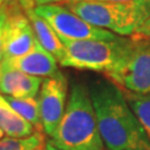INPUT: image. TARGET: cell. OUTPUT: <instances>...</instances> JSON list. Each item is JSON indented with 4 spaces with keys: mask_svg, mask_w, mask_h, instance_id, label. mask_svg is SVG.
Returning a JSON list of instances; mask_svg holds the SVG:
<instances>
[{
    "mask_svg": "<svg viewBox=\"0 0 150 150\" xmlns=\"http://www.w3.org/2000/svg\"><path fill=\"white\" fill-rule=\"evenodd\" d=\"M88 89L108 150H150L149 139L120 87L110 79H97Z\"/></svg>",
    "mask_w": 150,
    "mask_h": 150,
    "instance_id": "cell-1",
    "label": "cell"
},
{
    "mask_svg": "<svg viewBox=\"0 0 150 150\" xmlns=\"http://www.w3.org/2000/svg\"><path fill=\"white\" fill-rule=\"evenodd\" d=\"M59 150H105L88 87L71 85L67 106L49 141Z\"/></svg>",
    "mask_w": 150,
    "mask_h": 150,
    "instance_id": "cell-2",
    "label": "cell"
},
{
    "mask_svg": "<svg viewBox=\"0 0 150 150\" xmlns=\"http://www.w3.org/2000/svg\"><path fill=\"white\" fill-rule=\"evenodd\" d=\"M64 5L88 23L121 37L134 36L150 16V0L76 1Z\"/></svg>",
    "mask_w": 150,
    "mask_h": 150,
    "instance_id": "cell-3",
    "label": "cell"
},
{
    "mask_svg": "<svg viewBox=\"0 0 150 150\" xmlns=\"http://www.w3.org/2000/svg\"><path fill=\"white\" fill-rule=\"evenodd\" d=\"M64 46V56L59 64L80 70L103 72L112 71L127 56L132 45L131 38L116 40H68L60 38Z\"/></svg>",
    "mask_w": 150,
    "mask_h": 150,
    "instance_id": "cell-4",
    "label": "cell"
},
{
    "mask_svg": "<svg viewBox=\"0 0 150 150\" xmlns=\"http://www.w3.org/2000/svg\"><path fill=\"white\" fill-rule=\"evenodd\" d=\"M131 39L127 56L106 76L125 91L150 95V39Z\"/></svg>",
    "mask_w": 150,
    "mask_h": 150,
    "instance_id": "cell-5",
    "label": "cell"
},
{
    "mask_svg": "<svg viewBox=\"0 0 150 150\" xmlns=\"http://www.w3.org/2000/svg\"><path fill=\"white\" fill-rule=\"evenodd\" d=\"M35 12L52 27L56 33L68 40H116L121 36L97 28L77 16L64 5L39 6Z\"/></svg>",
    "mask_w": 150,
    "mask_h": 150,
    "instance_id": "cell-6",
    "label": "cell"
},
{
    "mask_svg": "<svg viewBox=\"0 0 150 150\" xmlns=\"http://www.w3.org/2000/svg\"><path fill=\"white\" fill-rule=\"evenodd\" d=\"M0 12L5 17L4 59H13L29 54L38 41L18 0H6Z\"/></svg>",
    "mask_w": 150,
    "mask_h": 150,
    "instance_id": "cell-7",
    "label": "cell"
},
{
    "mask_svg": "<svg viewBox=\"0 0 150 150\" xmlns=\"http://www.w3.org/2000/svg\"><path fill=\"white\" fill-rule=\"evenodd\" d=\"M68 80L59 71L56 76L45 78L42 80L38 102L43 132L52 136L62 118L67 106Z\"/></svg>",
    "mask_w": 150,
    "mask_h": 150,
    "instance_id": "cell-8",
    "label": "cell"
},
{
    "mask_svg": "<svg viewBox=\"0 0 150 150\" xmlns=\"http://www.w3.org/2000/svg\"><path fill=\"white\" fill-rule=\"evenodd\" d=\"M42 78L27 75L2 62L0 66V93L15 98H36Z\"/></svg>",
    "mask_w": 150,
    "mask_h": 150,
    "instance_id": "cell-9",
    "label": "cell"
},
{
    "mask_svg": "<svg viewBox=\"0 0 150 150\" xmlns=\"http://www.w3.org/2000/svg\"><path fill=\"white\" fill-rule=\"evenodd\" d=\"M2 62L21 72L39 78L52 77L59 72L58 60L39 43L29 54L13 59H4Z\"/></svg>",
    "mask_w": 150,
    "mask_h": 150,
    "instance_id": "cell-10",
    "label": "cell"
},
{
    "mask_svg": "<svg viewBox=\"0 0 150 150\" xmlns=\"http://www.w3.org/2000/svg\"><path fill=\"white\" fill-rule=\"evenodd\" d=\"M26 15L30 21L38 43L60 62L64 56V46L60 37L48 22L38 16L35 10L26 11Z\"/></svg>",
    "mask_w": 150,
    "mask_h": 150,
    "instance_id": "cell-11",
    "label": "cell"
},
{
    "mask_svg": "<svg viewBox=\"0 0 150 150\" xmlns=\"http://www.w3.org/2000/svg\"><path fill=\"white\" fill-rule=\"evenodd\" d=\"M0 129L12 138H27L37 130L30 122L23 119L0 93Z\"/></svg>",
    "mask_w": 150,
    "mask_h": 150,
    "instance_id": "cell-12",
    "label": "cell"
},
{
    "mask_svg": "<svg viewBox=\"0 0 150 150\" xmlns=\"http://www.w3.org/2000/svg\"><path fill=\"white\" fill-rule=\"evenodd\" d=\"M7 101L23 119L30 122L39 132H43L42 122L39 110V102L36 98H15L5 96Z\"/></svg>",
    "mask_w": 150,
    "mask_h": 150,
    "instance_id": "cell-13",
    "label": "cell"
},
{
    "mask_svg": "<svg viewBox=\"0 0 150 150\" xmlns=\"http://www.w3.org/2000/svg\"><path fill=\"white\" fill-rule=\"evenodd\" d=\"M123 92L150 141V95H138L125 90Z\"/></svg>",
    "mask_w": 150,
    "mask_h": 150,
    "instance_id": "cell-14",
    "label": "cell"
},
{
    "mask_svg": "<svg viewBox=\"0 0 150 150\" xmlns=\"http://www.w3.org/2000/svg\"><path fill=\"white\" fill-rule=\"evenodd\" d=\"M45 146L43 132L36 131L27 138L6 137L0 139V150H36Z\"/></svg>",
    "mask_w": 150,
    "mask_h": 150,
    "instance_id": "cell-15",
    "label": "cell"
},
{
    "mask_svg": "<svg viewBox=\"0 0 150 150\" xmlns=\"http://www.w3.org/2000/svg\"><path fill=\"white\" fill-rule=\"evenodd\" d=\"M131 37L141 38V39H150V16L149 18L146 20L142 26L137 30V32Z\"/></svg>",
    "mask_w": 150,
    "mask_h": 150,
    "instance_id": "cell-16",
    "label": "cell"
},
{
    "mask_svg": "<svg viewBox=\"0 0 150 150\" xmlns=\"http://www.w3.org/2000/svg\"><path fill=\"white\" fill-rule=\"evenodd\" d=\"M35 1V5L36 8L39 6H46V5H58L59 2L64 4L67 0H33Z\"/></svg>",
    "mask_w": 150,
    "mask_h": 150,
    "instance_id": "cell-17",
    "label": "cell"
},
{
    "mask_svg": "<svg viewBox=\"0 0 150 150\" xmlns=\"http://www.w3.org/2000/svg\"><path fill=\"white\" fill-rule=\"evenodd\" d=\"M76 1H102V2H122V1H132V0H67L66 2H76Z\"/></svg>",
    "mask_w": 150,
    "mask_h": 150,
    "instance_id": "cell-18",
    "label": "cell"
},
{
    "mask_svg": "<svg viewBox=\"0 0 150 150\" xmlns=\"http://www.w3.org/2000/svg\"><path fill=\"white\" fill-rule=\"evenodd\" d=\"M45 150H59V149H58V148H56L54 146H52L48 141V142L46 144V146H45Z\"/></svg>",
    "mask_w": 150,
    "mask_h": 150,
    "instance_id": "cell-19",
    "label": "cell"
},
{
    "mask_svg": "<svg viewBox=\"0 0 150 150\" xmlns=\"http://www.w3.org/2000/svg\"><path fill=\"white\" fill-rule=\"evenodd\" d=\"M6 0H0V11H1V8H2V6H4V4H5Z\"/></svg>",
    "mask_w": 150,
    "mask_h": 150,
    "instance_id": "cell-20",
    "label": "cell"
},
{
    "mask_svg": "<svg viewBox=\"0 0 150 150\" xmlns=\"http://www.w3.org/2000/svg\"><path fill=\"white\" fill-rule=\"evenodd\" d=\"M2 136H4V131L0 129V139H2Z\"/></svg>",
    "mask_w": 150,
    "mask_h": 150,
    "instance_id": "cell-21",
    "label": "cell"
},
{
    "mask_svg": "<svg viewBox=\"0 0 150 150\" xmlns=\"http://www.w3.org/2000/svg\"><path fill=\"white\" fill-rule=\"evenodd\" d=\"M45 146H43V147H40V148H38V149H36V150H45Z\"/></svg>",
    "mask_w": 150,
    "mask_h": 150,
    "instance_id": "cell-22",
    "label": "cell"
}]
</instances>
